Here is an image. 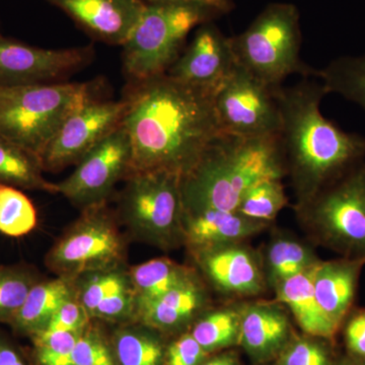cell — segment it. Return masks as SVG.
<instances>
[{
    "mask_svg": "<svg viewBox=\"0 0 365 365\" xmlns=\"http://www.w3.org/2000/svg\"><path fill=\"white\" fill-rule=\"evenodd\" d=\"M215 91L167 73L129 83L122 124L130 138V173L169 170L185 176L222 134Z\"/></svg>",
    "mask_w": 365,
    "mask_h": 365,
    "instance_id": "6da1fadb",
    "label": "cell"
},
{
    "mask_svg": "<svg viewBox=\"0 0 365 365\" xmlns=\"http://www.w3.org/2000/svg\"><path fill=\"white\" fill-rule=\"evenodd\" d=\"M281 114L280 143L292 177L297 206L364 162L365 138L347 133L322 115L328 95L321 83L304 79L276 90Z\"/></svg>",
    "mask_w": 365,
    "mask_h": 365,
    "instance_id": "7a4b0ae2",
    "label": "cell"
},
{
    "mask_svg": "<svg viewBox=\"0 0 365 365\" xmlns=\"http://www.w3.org/2000/svg\"><path fill=\"white\" fill-rule=\"evenodd\" d=\"M285 175L280 136L242 138L222 133L182 177V207L235 211L255 182Z\"/></svg>",
    "mask_w": 365,
    "mask_h": 365,
    "instance_id": "3957f363",
    "label": "cell"
},
{
    "mask_svg": "<svg viewBox=\"0 0 365 365\" xmlns=\"http://www.w3.org/2000/svg\"><path fill=\"white\" fill-rule=\"evenodd\" d=\"M225 14L199 1L146 4L138 23L123 46V71L128 83L162 76L181 55L192 30Z\"/></svg>",
    "mask_w": 365,
    "mask_h": 365,
    "instance_id": "277c9868",
    "label": "cell"
},
{
    "mask_svg": "<svg viewBox=\"0 0 365 365\" xmlns=\"http://www.w3.org/2000/svg\"><path fill=\"white\" fill-rule=\"evenodd\" d=\"M93 90L88 83L0 86V134L39 158L69 115L93 95Z\"/></svg>",
    "mask_w": 365,
    "mask_h": 365,
    "instance_id": "5b68a950",
    "label": "cell"
},
{
    "mask_svg": "<svg viewBox=\"0 0 365 365\" xmlns=\"http://www.w3.org/2000/svg\"><path fill=\"white\" fill-rule=\"evenodd\" d=\"M299 20L294 4H269L246 31L230 38L235 62L273 88L292 74L314 76V69L300 58Z\"/></svg>",
    "mask_w": 365,
    "mask_h": 365,
    "instance_id": "8992f818",
    "label": "cell"
},
{
    "mask_svg": "<svg viewBox=\"0 0 365 365\" xmlns=\"http://www.w3.org/2000/svg\"><path fill=\"white\" fill-rule=\"evenodd\" d=\"M299 218L322 246L365 261V163L348 170L297 206Z\"/></svg>",
    "mask_w": 365,
    "mask_h": 365,
    "instance_id": "52a82bcc",
    "label": "cell"
},
{
    "mask_svg": "<svg viewBox=\"0 0 365 365\" xmlns=\"http://www.w3.org/2000/svg\"><path fill=\"white\" fill-rule=\"evenodd\" d=\"M120 213L132 234L163 250L182 242V176L169 170L129 173Z\"/></svg>",
    "mask_w": 365,
    "mask_h": 365,
    "instance_id": "ba28073f",
    "label": "cell"
},
{
    "mask_svg": "<svg viewBox=\"0 0 365 365\" xmlns=\"http://www.w3.org/2000/svg\"><path fill=\"white\" fill-rule=\"evenodd\" d=\"M123 242L105 203L83 209V215L50 250L48 267L62 277L115 269Z\"/></svg>",
    "mask_w": 365,
    "mask_h": 365,
    "instance_id": "9c48e42d",
    "label": "cell"
},
{
    "mask_svg": "<svg viewBox=\"0 0 365 365\" xmlns=\"http://www.w3.org/2000/svg\"><path fill=\"white\" fill-rule=\"evenodd\" d=\"M277 88L262 83L235 64L213 97L222 133L242 138L280 136Z\"/></svg>",
    "mask_w": 365,
    "mask_h": 365,
    "instance_id": "30bf717a",
    "label": "cell"
},
{
    "mask_svg": "<svg viewBox=\"0 0 365 365\" xmlns=\"http://www.w3.org/2000/svg\"><path fill=\"white\" fill-rule=\"evenodd\" d=\"M125 98L100 100L95 93L69 115L39 160L44 172L58 170L78 163L88 151L112 133L123 121Z\"/></svg>",
    "mask_w": 365,
    "mask_h": 365,
    "instance_id": "8fae6325",
    "label": "cell"
},
{
    "mask_svg": "<svg viewBox=\"0 0 365 365\" xmlns=\"http://www.w3.org/2000/svg\"><path fill=\"white\" fill-rule=\"evenodd\" d=\"M131 160L130 138L121 124L76 163L71 176L57 182V194L83 209L105 203L117 182L128 176Z\"/></svg>",
    "mask_w": 365,
    "mask_h": 365,
    "instance_id": "7c38bea8",
    "label": "cell"
},
{
    "mask_svg": "<svg viewBox=\"0 0 365 365\" xmlns=\"http://www.w3.org/2000/svg\"><path fill=\"white\" fill-rule=\"evenodd\" d=\"M91 46L45 49L0 34V86L60 83L90 63Z\"/></svg>",
    "mask_w": 365,
    "mask_h": 365,
    "instance_id": "4fadbf2b",
    "label": "cell"
},
{
    "mask_svg": "<svg viewBox=\"0 0 365 365\" xmlns=\"http://www.w3.org/2000/svg\"><path fill=\"white\" fill-rule=\"evenodd\" d=\"M235 64L230 38L209 21L197 28L193 40L165 73L180 83L215 91Z\"/></svg>",
    "mask_w": 365,
    "mask_h": 365,
    "instance_id": "5bb4252c",
    "label": "cell"
},
{
    "mask_svg": "<svg viewBox=\"0 0 365 365\" xmlns=\"http://www.w3.org/2000/svg\"><path fill=\"white\" fill-rule=\"evenodd\" d=\"M61 9L91 38L123 46L135 28L146 2L143 0H46Z\"/></svg>",
    "mask_w": 365,
    "mask_h": 365,
    "instance_id": "9a60e30c",
    "label": "cell"
},
{
    "mask_svg": "<svg viewBox=\"0 0 365 365\" xmlns=\"http://www.w3.org/2000/svg\"><path fill=\"white\" fill-rule=\"evenodd\" d=\"M269 223L247 217L237 211L182 207V242L195 255L216 247L241 244L263 232Z\"/></svg>",
    "mask_w": 365,
    "mask_h": 365,
    "instance_id": "2e32d148",
    "label": "cell"
},
{
    "mask_svg": "<svg viewBox=\"0 0 365 365\" xmlns=\"http://www.w3.org/2000/svg\"><path fill=\"white\" fill-rule=\"evenodd\" d=\"M194 256L213 287L223 294L246 297L263 292V269L242 242L205 250Z\"/></svg>",
    "mask_w": 365,
    "mask_h": 365,
    "instance_id": "e0dca14e",
    "label": "cell"
},
{
    "mask_svg": "<svg viewBox=\"0 0 365 365\" xmlns=\"http://www.w3.org/2000/svg\"><path fill=\"white\" fill-rule=\"evenodd\" d=\"M364 260L342 257L319 261L314 274V288L322 311L339 330L351 311Z\"/></svg>",
    "mask_w": 365,
    "mask_h": 365,
    "instance_id": "ac0fdd59",
    "label": "cell"
},
{
    "mask_svg": "<svg viewBox=\"0 0 365 365\" xmlns=\"http://www.w3.org/2000/svg\"><path fill=\"white\" fill-rule=\"evenodd\" d=\"M240 341L252 359L264 361L287 345L290 325L287 314L273 304H254L241 311Z\"/></svg>",
    "mask_w": 365,
    "mask_h": 365,
    "instance_id": "d6986e66",
    "label": "cell"
},
{
    "mask_svg": "<svg viewBox=\"0 0 365 365\" xmlns=\"http://www.w3.org/2000/svg\"><path fill=\"white\" fill-rule=\"evenodd\" d=\"M318 264L283 281L275 288L276 294L278 302L289 307L304 332L313 337L333 339L339 330L322 311L314 294V274Z\"/></svg>",
    "mask_w": 365,
    "mask_h": 365,
    "instance_id": "ffe728a7",
    "label": "cell"
},
{
    "mask_svg": "<svg viewBox=\"0 0 365 365\" xmlns=\"http://www.w3.org/2000/svg\"><path fill=\"white\" fill-rule=\"evenodd\" d=\"M205 300L202 287L195 279L158 299L136 302L135 314L145 326L172 330L193 318L201 311Z\"/></svg>",
    "mask_w": 365,
    "mask_h": 365,
    "instance_id": "44dd1931",
    "label": "cell"
},
{
    "mask_svg": "<svg viewBox=\"0 0 365 365\" xmlns=\"http://www.w3.org/2000/svg\"><path fill=\"white\" fill-rule=\"evenodd\" d=\"M76 297L72 278L39 281L34 285L19 313L9 324L16 332L33 337L47 328L57 309Z\"/></svg>",
    "mask_w": 365,
    "mask_h": 365,
    "instance_id": "7402d4cb",
    "label": "cell"
},
{
    "mask_svg": "<svg viewBox=\"0 0 365 365\" xmlns=\"http://www.w3.org/2000/svg\"><path fill=\"white\" fill-rule=\"evenodd\" d=\"M129 278L136 302L158 299L196 279L193 271L165 258L153 259L134 266Z\"/></svg>",
    "mask_w": 365,
    "mask_h": 365,
    "instance_id": "603a6c76",
    "label": "cell"
},
{
    "mask_svg": "<svg viewBox=\"0 0 365 365\" xmlns=\"http://www.w3.org/2000/svg\"><path fill=\"white\" fill-rule=\"evenodd\" d=\"M39 158L0 134V184L57 194V186L43 175Z\"/></svg>",
    "mask_w": 365,
    "mask_h": 365,
    "instance_id": "cb8c5ba5",
    "label": "cell"
},
{
    "mask_svg": "<svg viewBox=\"0 0 365 365\" xmlns=\"http://www.w3.org/2000/svg\"><path fill=\"white\" fill-rule=\"evenodd\" d=\"M318 257L309 247L292 237H274L265 253L264 276L274 289L283 281L304 272L318 264Z\"/></svg>",
    "mask_w": 365,
    "mask_h": 365,
    "instance_id": "d4e9b609",
    "label": "cell"
},
{
    "mask_svg": "<svg viewBox=\"0 0 365 365\" xmlns=\"http://www.w3.org/2000/svg\"><path fill=\"white\" fill-rule=\"evenodd\" d=\"M327 93H339L365 110V55L343 56L314 71Z\"/></svg>",
    "mask_w": 365,
    "mask_h": 365,
    "instance_id": "484cf974",
    "label": "cell"
},
{
    "mask_svg": "<svg viewBox=\"0 0 365 365\" xmlns=\"http://www.w3.org/2000/svg\"><path fill=\"white\" fill-rule=\"evenodd\" d=\"M281 180L268 177L255 182L245 192L235 211L259 222H272L288 203Z\"/></svg>",
    "mask_w": 365,
    "mask_h": 365,
    "instance_id": "4316f807",
    "label": "cell"
},
{
    "mask_svg": "<svg viewBox=\"0 0 365 365\" xmlns=\"http://www.w3.org/2000/svg\"><path fill=\"white\" fill-rule=\"evenodd\" d=\"M37 222V210L30 198L21 189L0 184V232L7 237H24Z\"/></svg>",
    "mask_w": 365,
    "mask_h": 365,
    "instance_id": "83f0119b",
    "label": "cell"
},
{
    "mask_svg": "<svg viewBox=\"0 0 365 365\" xmlns=\"http://www.w3.org/2000/svg\"><path fill=\"white\" fill-rule=\"evenodd\" d=\"M241 318V311L220 309L199 319L191 334L208 353L222 349L239 342Z\"/></svg>",
    "mask_w": 365,
    "mask_h": 365,
    "instance_id": "f1b7e54d",
    "label": "cell"
},
{
    "mask_svg": "<svg viewBox=\"0 0 365 365\" xmlns=\"http://www.w3.org/2000/svg\"><path fill=\"white\" fill-rule=\"evenodd\" d=\"M39 278L24 266H0V323L11 324Z\"/></svg>",
    "mask_w": 365,
    "mask_h": 365,
    "instance_id": "f546056e",
    "label": "cell"
},
{
    "mask_svg": "<svg viewBox=\"0 0 365 365\" xmlns=\"http://www.w3.org/2000/svg\"><path fill=\"white\" fill-rule=\"evenodd\" d=\"M115 351L120 365H162L165 356L158 338L134 329L116 334Z\"/></svg>",
    "mask_w": 365,
    "mask_h": 365,
    "instance_id": "4dcf8cb0",
    "label": "cell"
},
{
    "mask_svg": "<svg viewBox=\"0 0 365 365\" xmlns=\"http://www.w3.org/2000/svg\"><path fill=\"white\" fill-rule=\"evenodd\" d=\"M81 333L42 331L34 335L36 357L39 364L73 365L72 352Z\"/></svg>",
    "mask_w": 365,
    "mask_h": 365,
    "instance_id": "1f68e13d",
    "label": "cell"
},
{
    "mask_svg": "<svg viewBox=\"0 0 365 365\" xmlns=\"http://www.w3.org/2000/svg\"><path fill=\"white\" fill-rule=\"evenodd\" d=\"M91 274L93 275L81 288L78 299L90 317L93 316V312L103 300L132 287L129 276L127 277L125 274L115 269Z\"/></svg>",
    "mask_w": 365,
    "mask_h": 365,
    "instance_id": "d6a6232c",
    "label": "cell"
},
{
    "mask_svg": "<svg viewBox=\"0 0 365 365\" xmlns=\"http://www.w3.org/2000/svg\"><path fill=\"white\" fill-rule=\"evenodd\" d=\"M277 365H333V360L325 346L299 339L283 348Z\"/></svg>",
    "mask_w": 365,
    "mask_h": 365,
    "instance_id": "836d02e7",
    "label": "cell"
},
{
    "mask_svg": "<svg viewBox=\"0 0 365 365\" xmlns=\"http://www.w3.org/2000/svg\"><path fill=\"white\" fill-rule=\"evenodd\" d=\"M90 314L76 297L66 300L53 314L44 331L81 333L88 324Z\"/></svg>",
    "mask_w": 365,
    "mask_h": 365,
    "instance_id": "e575fe53",
    "label": "cell"
},
{
    "mask_svg": "<svg viewBox=\"0 0 365 365\" xmlns=\"http://www.w3.org/2000/svg\"><path fill=\"white\" fill-rule=\"evenodd\" d=\"M113 362L109 349L96 334L79 335L72 352L73 365H109Z\"/></svg>",
    "mask_w": 365,
    "mask_h": 365,
    "instance_id": "d590c367",
    "label": "cell"
},
{
    "mask_svg": "<svg viewBox=\"0 0 365 365\" xmlns=\"http://www.w3.org/2000/svg\"><path fill=\"white\" fill-rule=\"evenodd\" d=\"M135 294L131 287L103 300L91 317L106 321H123L135 314Z\"/></svg>",
    "mask_w": 365,
    "mask_h": 365,
    "instance_id": "8d00e7d4",
    "label": "cell"
},
{
    "mask_svg": "<svg viewBox=\"0 0 365 365\" xmlns=\"http://www.w3.org/2000/svg\"><path fill=\"white\" fill-rule=\"evenodd\" d=\"M208 352L197 342L192 334L175 341L165 354L167 365H201Z\"/></svg>",
    "mask_w": 365,
    "mask_h": 365,
    "instance_id": "74e56055",
    "label": "cell"
},
{
    "mask_svg": "<svg viewBox=\"0 0 365 365\" xmlns=\"http://www.w3.org/2000/svg\"><path fill=\"white\" fill-rule=\"evenodd\" d=\"M345 341L353 356L365 360V309H359L348 319Z\"/></svg>",
    "mask_w": 365,
    "mask_h": 365,
    "instance_id": "f35d334b",
    "label": "cell"
},
{
    "mask_svg": "<svg viewBox=\"0 0 365 365\" xmlns=\"http://www.w3.org/2000/svg\"><path fill=\"white\" fill-rule=\"evenodd\" d=\"M0 365H26L16 346L0 337Z\"/></svg>",
    "mask_w": 365,
    "mask_h": 365,
    "instance_id": "ab89813d",
    "label": "cell"
},
{
    "mask_svg": "<svg viewBox=\"0 0 365 365\" xmlns=\"http://www.w3.org/2000/svg\"><path fill=\"white\" fill-rule=\"evenodd\" d=\"M143 1L150 4V2L174 1V0H143ZM185 1L204 2V4H211V6L222 9L225 14L230 13L234 9V4H232V0H185Z\"/></svg>",
    "mask_w": 365,
    "mask_h": 365,
    "instance_id": "60d3db41",
    "label": "cell"
},
{
    "mask_svg": "<svg viewBox=\"0 0 365 365\" xmlns=\"http://www.w3.org/2000/svg\"><path fill=\"white\" fill-rule=\"evenodd\" d=\"M201 365H239L237 359L232 354H222L203 362Z\"/></svg>",
    "mask_w": 365,
    "mask_h": 365,
    "instance_id": "b9f144b4",
    "label": "cell"
},
{
    "mask_svg": "<svg viewBox=\"0 0 365 365\" xmlns=\"http://www.w3.org/2000/svg\"><path fill=\"white\" fill-rule=\"evenodd\" d=\"M348 365H365V360H361V361L356 362V364H351Z\"/></svg>",
    "mask_w": 365,
    "mask_h": 365,
    "instance_id": "7bdbcfd3",
    "label": "cell"
},
{
    "mask_svg": "<svg viewBox=\"0 0 365 365\" xmlns=\"http://www.w3.org/2000/svg\"><path fill=\"white\" fill-rule=\"evenodd\" d=\"M109 365H117V364H116V362L114 361V362H113V364H109Z\"/></svg>",
    "mask_w": 365,
    "mask_h": 365,
    "instance_id": "ee69618b",
    "label": "cell"
}]
</instances>
